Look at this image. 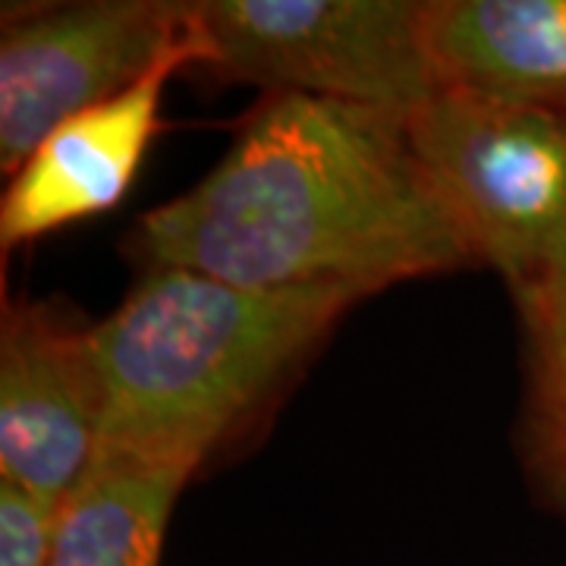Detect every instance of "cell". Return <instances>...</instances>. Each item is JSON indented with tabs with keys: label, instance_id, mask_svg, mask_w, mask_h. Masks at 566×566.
Masks as SVG:
<instances>
[{
	"label": "cell",
	"instance_id": "6da1fadb",
	"mask_svg": "<svg viewBox=\"0 0 566 566\" xmlns=\"http://www.w3.org/2000/svg\"><path fill=\"white\" fill-rule=\"evenodd\" d=\"M145 268L245 290L349 286L365 296L469 264L406 120L271 92L192 189L129 237Z\"/></svg>",
	"mask_w": 566,
	"mask_h": 566
},
{
	"label": "cell",
	"instance_id": "7a4b0ae2",
	"mask_svg": "<svg viewBox=\"0 0 566 566\" xmlns=\"http://www.w3.org/2000/svg\"><path fill=\"white\" fill-rule=\"evenodd\" d=\"M365 293L245 290L182 268H145L92 324L102 444L199 469L290 378Z\"/></svg>",
	"mask_w": 566,
	"mask_h": 566
},
{
	"label": "cell",
	"instance_id": "3957f363",
	"mask_svg": "<svg viewBox=\"0 0 566 566\" xmlns=\"http://www.w3.org/2000/svg\"><path fill=\"white\" fill-rule=\"evenodd\" d=\"M202 66L264 95H305L409 120L441 92L428 0H192Z\"/></svg>",
	"mask_w": 566,
	"mask_h": 566
},
{
	"label": "cell",
	"instance_id": "277c9868",
	"mask_svg": "<svg viewBox=\"0 0 566 566\" xmlns=\"http://www.w3.org/2000/svg\"><path fill=\"white\" fill-rule=\"evenodd\" d=\"M469 264L506 286L566 274V117L441 88L406 120Z\"/></svg>",
	"mask_w": 566,
	"mask_h": 566
},
{
	"label": "cell",
	"instance_id": "5b68a950",
	"mask_svg": "<svg viewBox=\"0 0 566 566\" xmlns=\"http://www.w3.org/2000/svg\"><path fill=\"white\" fill-rule=\"evenodd\" d=\"M186 41L182 0H85L7 17L0 170L13 177L54 126L126 92Z\"/></svg>",
	"mask_w": 566,
	"mask_h": 566
},
{
	"label": "cell",
	"instance_id": "8992f818",
	"mask_svg": "<svg viewBox=\"0 0 566 566\" xmlns=\"http://www.w3.org/2000/svg\"><path fill=\"white\" fill-rule=\"evenodd\" d=\"M102 444L92 327L10 303L0 327V479L63 501Z\"/></svg>",
	"mask_w": 566,
	"mask_h": 566
},
{
	"label": "cell",
	"instance_id": "52a82bcc",
	"mask_svg": "<svg viewBox=\"0 0 566 566\" xmlns=\"http://www.w3.org/2000/svg\"><path fill=\"white\" fill-rule=\"evenodd\" d=\"M199 61L189 29V41L136 85L54 126L3 189L0 245L10 252L120 202L158 133L167 82Z\"/></svg>",
	"mask_w": 566,
	"mask_h": 566
},
{
	"label": "cell",
	"instance_id": "ba28073f",
	"mask_svg": "<svg viewBox=\"0 0 566 566\" xmlns=\"http://www.w3.org/2000/svg\"><path fill=\"white\" fill-rule=\"evenodd\" d=\"M441 88L566 117V0H428Z\"/></svg>",
	"mask_w": 566,
	"mask_h": 566
},
{
	"label": "cell",
	"instance_id": "9c48e42d",
	"mask_svg": "<svg viewBox=\"0 0 566 566\" xmlns=\"http://www.w3.org/2000/svg\"><path fill=\"white\" fill-rule=\"evenodd\" d=\"M192 465L98 450L61 504L51 566H161L170 513Z\"/></svg>",
	"mask_w": 566,
	"mask_h": 566
},
{
	"label": "cell",
	"instance_id": "30bf717a",
	"mask_svg": "<svg viewBox=\"0 0 566 566\" xmlns=\"http://www.w3.org/2000/svg\"><path fill=\"white\" fill-rule=\"evenodd\" d=\"M510 293L523 340L520 457L538 501L566 523V274Z\"/></svg>",
	"mask_w": 566,
	"mask_h": 566
},
{
	"label": "cell",
	"instance_id": "8fae6325",
	"mask_svg": "<svg viewBox=\"0 0 566 566\" xmlns=\"http://www.w3.org/2000/svg\"><path fill=\"white\" fill-rule=\"evenodd\" d=\"M61 504L0 479V566H51Z\"/></svg>",
	"mask_w": 566,
	"mask_h": 566
}]
</instances>
